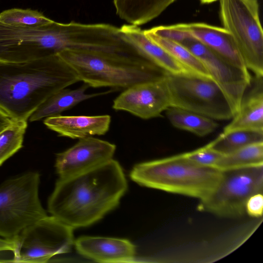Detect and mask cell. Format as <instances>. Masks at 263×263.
<instances>
[{
	"instance_id": "6da1fadb",
	"label": "cell",
	"mask_w": 263,
	"mask_h": 263,
	"mask_svg": "<svg viewBox=\"0 0 263 263\" xmlns=\"http://www.w3.org/2000/svg\"><path fill=\"white\" fill-rule=\"evenodd\" d=\"M127 190L113 159L86 172L60 178L48 200L51 215L72 229L89 226L115 209Z\"/></svg>"
},
{
	"instance_id": "7a4b0ae2",
	"label": "cell",
	"mask_w": 263,
	"mask_h": 263,
	"mask_svg": "<svg viewBox=\"0 0 263 263\" xmlns=\"http://www.w3.org/2000/svg\"><path fill=\"white\" fill-rule=\"evenodd\" d=\"M58 54L22 63L0 62V107L15 121H27L51 96L79 82Z\"/></svg>"
},
{
	"instance_id": "3957f363",
	"label": "cell",
	"mask_w": 263,
	"mask_h": 263,
	"mask_svg": "<svg viewBox=\"0 0 263 263\" xmlns=\"http://www.w3.org/2000/svg\"><path fill=\"white\" fill-rule=\"evenodd\" d=\"M58 54L72 68L80 81L94 88L126 89L168 73L143 54L70 49Z\"/></svg>"
},
{
	"instance_id": "277c9868",
	"label": "cell",
	"mask_w": 263,
	"mask_h": 263,
	"mask_svg": "<svg viewBox=\"0 0 263 263\" xmlns=\"http://www.w3.org/2000/svg\"><path fill=\"white\" fill-rule=\"evenodd\" d=\"M222 171L199 165L183 154L136 164L131 179L140 185L202 200L219 182Z\"/></svg>"
},
{
	"instance_id": "5b68a950",
	"label": "cell",
	"mask_w": 263,
	"mask_h": 263,
	"mask_svg": "<svg viewBox=\"0 0 263 263\" xmlns=\"http://www.w3.org/2000/svg\"><path fill=\"white\" fill-rule=\"evenodd\" d=\"M40 174L29 172L0 184V237L13 239L47 215L39 198Z\"/></svg>"
},
{
	"instance_id": "8992f818",
	"label": "cell",
	"mask_w": 263,
	"mask_h": 263,
	"mask_svg": "<svg viewBox=\"0 0 263 263\" xmlns=\"http://www.w3.org/2000/svg\"><path fill=\"white\" fill-rule=\"evenodd\" d=\"M219 15L248 70L255 77H263V31L258 1L220 0Z\"/></svg>"
},
{
	"instance_id": "52a82bcc",
	"label": "cell",
	"mask_w": 263,
	"mask_h": 263,
	"mask_svg": "<svg viewBox=\"0 0 263 263\" xmlns=\"http://www.w3.org/2000/svg\"><path fill=\"white\" fill-rule=\"evenodd\" d=\"M171 106L192 111L212 119L229 120L234 116L231 105L211 79L193 74L166 76Z\"/></svg>"
},
{
	"instance_id": "ba28073f",
	"label": "cell",
	"mask_w": 263,
	"mask_h": 263,
	"mask_svg": "<svg viewBox=\"0 0 263 263\" xmlns=\"http://www.w3.org/2000/svg\"><path fill=\"white\" fill-rule=\"evenodd\" d=\"M222 171L219 182L208 196L199 200L198 209L221 217H241L246 213L248 198L262 193L263 165Z\"/></svg>"
},
{
	"instance_id": "9c48e42d",
	"label": "cell",
	"mask_w": 263,
	"mask_h": 263,
	"mask_svg": "<svg viewBox=\"0 0 263 263\" xmlns=\"http://www.w3.org/2000/svg\"><path fill=\"white\" fill-rule=\"evenodd\" d=\"M73 230L54 216L47 215L13 239L15 247L10 262L45 263L55 255L69 252L74 242Z\"/></svg>"
},
{
	"instance_id": "30bf717a",
	"label": "cell",
	"mask_w": 263,
	"mask_h": 263,
	"mask_svg": "<svg viewBox=\"0 0 263 263\" xmlns=\"http://www.w3.org/2000/svg\"><path fill=\"white\" fill-rule=\"evenodd\" d=\"M186 34L179 43L202 63L212 79L228 100L234 116L238 112L243 96L251 84L252 78L249 70L232 65L197 40Z\"/></svg>"
},
{
	"instance_id": "8fae6325",
	"label": "cell",
	"mask_w": 263,
	"mask_h": 263,
	"mask_svg": "<svg viewBox=\"0 0 263 263\" xmlns=\"http://www.w3.org/2000/svg\"><path fill=\"white\" fill-rule=\"evenodd\" d=\"M166 75L125 89L114 100L112 108L143 119L161 116L162 112L171 106Z\"/></svg>"
},
{
	"instance_id": "7c38bea8",
	"label": "cell",
	"mask_w": 263,
	"mask_h": 263,
	"mask_svg": "<svg viewBox=\"0 0 263 263\" xmlns=\"http://www.w3.org/2000/svg\"><path fill=\"white\" fill-rule=\"evenodd\" d=\"M116 148L114 144L92 136L79 139L57 155V173L60 178H64L92 170L112 159Z\"/></svg>"
},
{
	"instance_id": "4fadbf2b",
	"label": "cell",
	"mask_w": 263,
	"mask_h": 263,
	"mask_svg": "<svg viewBox=\"0 0 263 263\" xmlns=\"http://www.w3.org/2000/svg\"><path fill=\"white\" fill-rule=\"evenodd\" d=\"M174 25L230 63L248 70L232 35L224 28L203 23H181Z\"/></svg>"
},
{
	"instance_id": "5bb4252c",
	"label": "cell",
	"mask_w": 263,
	"mask_h": 263,
	"mask_svg": "<svg viewBox=\"0 0 263 263\" xmlns=\"http://www.w3.org/2000/svg\"><path fill=\"white\" fill-rule=\"evenodd\" d=\"M74 245L81 255L99 262H129L135 259L136 247L126 239L82 236Z\"/></svg>"
},
{
	"instance_id": "9a60e30c",
	"label": "cell",
	"mask_w": 263,
	"mask_h": 263,
	"mask_svg": "<svg viewBox=\"0 0 263 263\" xmlns=\"http://www.w3.org/2000/svg\"><path fill=\"white\" fill-rule=\"evenodd\" d=\"M232 119L222 133L238 130L263 132V77L252 79L239 109Z\"/></svg>"
},
{
	"instance_id": "2e32d148",
	"label": "cell",
	"mask_w": 263,
	"mask_h": 263,
	"mask_svg": "<svg viewBox=\"0 0 263 263\" xmlns=\"http://www.w3.org/2000/svg\"><path fill=\"white\" fill-rule=\"evenodd\" d=\"M111 122L109 115L62 116L46 118L44 124L48 128L57 132L59 136L71 139H81L105 134Z\"/></svg>"
},
{
	"instance_id": "e0dca14e",
	"label": "cell",
	"mask_w": 263,
	"mask_h": 263,
	"mask_svg": "<svg viewBox=\"0 0 263 263\" xmlns=\"http://www.w3.org/2000/svg\"><path fill=\"white\" fill-rule=\"evenodd\" d=\"M120 29L148 60L166 72L171 74H193L165 50L147 38L138 26L123 25Z\"/></svg>"
},
{
	"instance_id": "ac0fdd59",
	"label": "cell",
	"mask_w": 263,
	"mask_h": 263,
	"mask_svg": "<svg viewBox=\"0 0 263 263\" xmlns=\"http://www.w3.org/2000/svg\"><path fill=\"white\" fill-rule=\"evenodd\" d=\"M88 87L87 84L84 83L77 89L66 88L55 92L42 103L31 115L29 118V121H39L43 118L60 115L63 111L83 101L114 91L112 89L102 92L87 94L85 91Z\"/></svg>"
},
{
	"instance_id": "d6986e66",
	"label": "cell",
	"mask_w": 263,
	"mask_h": 263,
	"mask_svg": "<svg viewBox=\"0 0 263 263\" xmlns=\"http://www.w3.org/2000/svg\"><path fill=\"white\" fill-rule=\"evenodd\" d=\"M176 0H113L117 15L130 25L146 24L160 15Z\"/></svg>"
},
{
	"instance_id": "ffe728a7",
	"label": "cell",
	"mask_w": 263,
	"mask_h": 263,
	"mask_svg": "<svg viewBox=\"0 0 263 263\" xmlns=\"http://www.w3.org/2000/svg\"><path fill=\"white\" fill-rule=\"evenodd\" d=\"M143 31L147 38L165 50L192 73L201 77L212 79L200 60L182 44L155 34L148 29Z\"/></svg>"
},
{
	"instance_id": "44dd1931",
	"label": "cell",
	"mask_w": 263,
	"mask_h": 263,
	"mask_svg": "<svg viewBox=\"0 0 263 263\" xmlns=\"http://www.w3.org/2000/svg\"><path fill=\"white\" fill-rule=\"evenodd\" d=\"M167 118L176 128L204 137L218 127L213 119L185 109L170 107L166 110Z\"/></svg>"
},
{
	"instance_id": "7402d4cb",
	"label": "cell",
	"mask_w": 263,
	"mask_h": 263,
	"mask_svg": "<svg viewBox=\"0 0 263 263\" xmlns=\"http://www.w3.org/2000/svg\"><path fill=\"white\" fill-rule=\"evenodd\" d=\"M263 165V142L250 144L229 154L223 155L216 168L226 171Z\"/></svg>"
},
{
	"instance_id": "603a6c76",
	"label": "cell",
	"mask_w": 263,
	"mask_h": 263,
	"mask_svg": "<svg viewBox=\"0 0 263 263\" xmlns=\"http://www.w3.org/2000/svg\"><path fill=\"white\" fill-rule=\"evenodd\" d=\"M260 142H263V132L238 130L227 134L221 133L210 143L212 148L223 155H227L250 144Z\"/></svg>"
},
{
	"instance_id": "cb8c5ba5",
	"label": "cell",
	"mask_w": 263,
	"mask_h": 263,
	"mask_svg": "<svg viewBox=\"0 0 263 263\" xmlns=\"http://www.w3.org/2000/svg\"><path fill=\"white\" fill-rule=\"evenodd\" d=\"M27 121H15L0 133V166L23 146Z\"/></svg>"
},
{
	"instance_id": "d4e9b609",
	"label": "cell",
	"mask_w": 263,
	"mask_h": 263,
	"mask_svg": "<svg viewBox=\"0 0 263 263\" xmlns=\"http://www.w3.org/2000/svg\"><path fill=\"white\" fill-rule=\"evenodd\" d=\"M53 21L37 10L30 9L12 8L0 13V23L8 25L35 27Z\"/></svg>"
},
{
	"instance_id": "484cf974",
	"label": "cell",
	"mask_w": 263,
	"mask_h": 263,
	"mask_svg": "<svg viewBox=\"0 0 263 263\" xmlns=\"http://www.w3.org/2000/svg\"><path fill=\"white\" fill-rule=\"evenodd\" d=\"M183 154L188 160L199 165L213 167H216L223 155L212 148L210 143L202 147Z\"/></svg>"
},
{
	"instance_id": "4316f807",
	"label": "cell",
	"mask_w": 263,
	"mask_h": 263,
	"mask_svg": "<svg viewBox=\"0 0 263 263\" xmlns=\"http://www.w3.org/2000/svg\"><path fill=\"white\" fill-rule=\"evenodd\" d=\"M245 211L248 215L254 218L262 216L263 212L262 193H256L247 200L245 205Z\"/></svg>"
},
{
	"instance_id": "83f0119b",
	"label": "cell",
	"mask_w": 263,
	"mask_h": 263,
	"mask_svg": "<svg viewBox=\"0 0 263 263\" xmlns=\"http://www.w3.org/2000/svg\"><path fill=\"white\" fill-rule=\"evenodd\" d=\"M15 120L0 107V133L12 125Z\"/></svg>"
},
{
	"instance_id": "f1b7e54d",
	"label": "cell",
	"mask_w": 263,
	"mask_h": 263,
	"mask_svg": "<svg viewBox=\"0 0 263 263\" xmlns=\"http://www.w3.org/2000/svg\"><path fill=\"white\" fill-rule=\"evenodd\" d=\"M14 240L6 239L0 237V252L5 251L13 252L15 249Z\"/></svg>"
},
{
	"instance_id": "f546056e",
	"label": "cell",
	"mask_w": 263,
	"mask_h": 263,
	"mask_svg": "<svg viewBox=\"0 0 263 263\" xmlns=\"http://www.w3.org/2000/svg\"><path fill=\"white\" fill-rule=\"evenodd\" d=\"M202 4H208L217 1V0H199Z\"/></svg>"
}]
</instances>
